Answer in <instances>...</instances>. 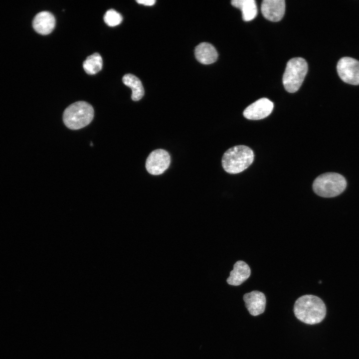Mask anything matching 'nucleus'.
Here are the masks:
<instances>
[{
  "instance_id": "dca6fc26",
  "label": "nucleus",
  "mask_w": 359,
  "mask_h": 359,
  "mask_svg": "<svg viewBox=\"0 0 359 359\" xmlns=\"http://www.w3.org/2000/svg\"><path fill=\"white\" fill-rule=\"evenodd\" d=\"M103 61L98 53H94L88 56L83 63L85 71L89 75H94L102 68Z\"/></svg>"
},
{
  "instance_id": "2eb2a0df",
  "label": "nucleus",
  "mask_w": 359,
  "mask_h": 359,
  "mask_svg": "<svg viewBox=\"0 0 359 359\" xmlns=\"http://www.w3.org/2000/svg\"><path fill=\"white\" fill-rule=\"evenodd\" d=\"M123 83L130 87L132 92L131 98L133 101L140 100L144 95V89L141 80L132 74H127L122 78Z\"/></svg>"
},
{
  "instance_id": "39448f33",
  "label": "nucleus",
  "mask_w": 359,
  "mask_h": 359,
  "mask_svg": "<svg viewBox=\"0 0 359 359\" xmlns=\"http://www.w3.org/2000/svg\"><path fill=\"white\" fill-rule=\"evenodd\" d=\"M308 64L302 57L290 59L283 76V83L289 93L297 91L301 87L308 71Z\"/></svg>"
},
{
  "instance_id": "4468645a",
  "label": "nucleus",
  "mask_w": 359,
  "mask_h": 359,
  "mask_svg": "<svg viewBox=\"0 0 359 359\" xmlns=\"http://www.w3.org/2000/svg\"><path fill=\"white\" fill-rule=\"evenodd\" d=\"M231 3L241 10L243 20L250 21L256 16L257 8L254 0H233Z\"/></svg>"
},
{
  "instance_id": "f03ea898",
  "label": "nucleus",
  "mask_w": 359,
  "mask_h": 359,
  "mask_svg": "<svg viewBox=\"0 0 359 359\" xmlns=\"http://www.w3.org/2000/svg\"><path fill=\"white\" fill-rule=\"evenodd\" d=\"M252 150L246 146L238 145L227 150L222 158V166L225 172L236 174L248 168L254 160Z\"/></svg>"
},
{
  "instance_id": "ddd939ff",
  "label": "nucleus",
  "mask_w": 359,
  "mask_h": 359,
  "mask_svg": "<svg viewBox=\"0 0 359 359\" xmlns=\"http://www.w3.org/2000/svg\"><path fill=\"white\" fill-rule=\"evenodd\" d=\"M197 60L203 64H210L215 62L218 53L215 47L207 42H202L197 45L194 50Z\"/></svg>"
},
{
  "instance_id": "9b49d317",
  "label": "nucleus",
  "mask_w": 359,
  "mask_h": 359,
  "mask_svg": "<svg viewBox=\"0 0 359 359\" xmlns=\"http://www.w3.org/2000/svg\"><path fill=\"white\" fill-rule=\"evenodd\" d=\"M56 20L52 13L47 11L38 13L32 21V26L35 31L41 35L51 33L55 26Z\"/></svg>"
},
{
  "instance_id": "423d86ee",
  "label": "nucleus",
  "mask_w": 359,
  "mask_h": 359,
  "mask_svg": "<svg viewBox=\"0 0 359 359\" xmlns=\"http://www.w3.org/2000/svg\"><path fill=\"white\" fill-rule=\"evenodd\" d=\"M337 69L340 78L345 83L359 85V61L345 57L339 60Z\"/></svg>"
},
{
  "instance_id": "f257e3e1",
  "label": "nucleus",
  "mask_w": 359,
  "mask_h": 359,
  "mask_svg": "<svg viewBox=\"0 0 359 359\" xmlns=\"http://www.w3.org/2000/svg\"><path fill=\"white\" fill-rule=\"evenodd\" d=\"M295 317L302 322L309 325L319 323L325 318L326 307L319 297L305 295L299 297L294 306Z\"/></svg>"
},
{
  "instance_id": "7ed1b4c3",
  "label": "nucleus",
  "mask_w": 359,
  "mask_h": 359,
  "mask_svg": "<svg viewBox=\"0 0 359 359\" xmlns=\"http://www.w3.org/2000/svg\"><path fill=\"white\" fill-rule=\"evenodd\" d=\"M94 111L88 103L77 101L70 105L64 110L63 121L65 125L71 130H78L89 124L94 117Z\"/></svg>"
},
{
  "instance_id": "9d476101",
  "label": "nucleus",
  "mask_w": 359,
  "mask_h": 359,
  "mask_svg": "<svg viewBox=\"0 0 359 359\" xmlns=\"http://www.w3.org/2000/svg\"><path fill=\"white\" fill-rule=\"evenodd\" d=\"M245 305L249 313L257 316L264 312L266 306V297L264 294L258 291H253L243 296Z\"/></svg>"
},
{
  "instance_id": "0eeeda50",
  "label": "nucleus",
  "mask_w": 359,
  "mask_h": 359,
  "mask_svg": "<svg viewBox=\"0 0 359 359\" xmlns=\"http://www.w3.org/2000/svg\"><path fill=\"white\" fill-rule=\"evenodd\" d=\"M171 157L169 153L163 149H157L152 151L146 162V168L152 175L162 174L169 167Z\"/></svg>"
},
{
  "instance_id": "a211bd4d",
  "label": "nucleus",
  "mask_w": 359,
  "mask_h": 359,
  "mask_svg": "<svg viewBox=\"0 0 359 359\" xmlns=\"http://www.w3.org/2000/svg\"><path fill=\"white\" fill-rule=\"evenodd\" d=\"M136 1L140 4L146 6H152L155 4L156 0H138Z\"/></svg>"
},
{
  "instance_id": "1a4fd4ad",
  "label": "nucleus",
  "mask_w": 359,
  "mask_h": 359,
  "mask_svg": "<svg viewBox=\"0 0 359 359\" xmlns=\"http://www.w3.org/2000/svg\"><path fill=\"white\" fill-rule=\"evenodd\" d=\"M261 10L264 17L271 21H280L285 11L284 0H264L261 3Z\"/></svg>"
},
{
  "instance_id": "f3484780",
  "label": "nucleus",
  "mask_w": 359,
  "mask_h": 359,
  "mask_svg": "<svg viewBox=\"0 0 359 359\" xmlns=\"http://www.w3.org/2000/svg\"><path fill=\"white\" fill-rule=\"evenodd\" d=\"M123 17L120 13L113 9L107 10L104 16L105 22L109 26H115L121 23Z\"/></svg>"
},
{
  "instance_id": "20e7f679",
  "label": "nucleus",
  "mask_w": 359,
  "mask_h": 359,
  "mask_svg": "<svg viewBox=\"0 0 359 359\" xmlns=\"http://www.w3.org/2000/svg\"><path fill=\"white\" fill-rule=\"evenodd\" d=\"M345 178L335 173H327L319 176L314 181L313 189L315 193L323 197L336 196L345 189Z\"/></svg>"
},
{
  "instance_id": "6e6552de",
  "label": "nucleus",
  "mask_w": 359,
  "mask_h": 359,
  "mask_svg": "<svg viewBox=\"0 0 359 359\" xmlns=\"http://www.w3.org/2000/svg\"><path fill=\"white\" fill-rule=\"evenodd\" d=\"M274 104L266 98L259 99L249 105L243 111V116L249 120H260L269 116L272 112Z\"/></svg>"
},
{
  "instance_id": "f8f14e48",
  "label": "nucleus",
  "mask_w": 359,
  "mask_h": 359,
  "mask_svg": "<svg viewBox=\"0 0 359 359\" xmlns=\"http://www.w3.org/2000/svg\"><path fill=\"white\" fill-rule=\"evenodd\" d=\"M251 270L248 265L243 261H237L233 265V269L227 279L228 284L238 286L245 281L250 276Z\"/></svg>"
}]
</instances>
